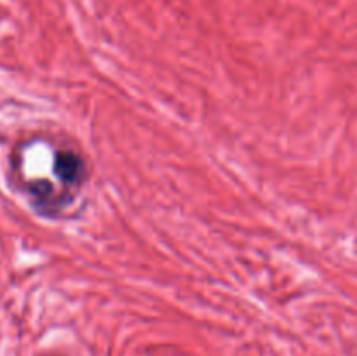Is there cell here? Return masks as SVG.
<instances>
[{"label": "cell", "mask_w": 357, "mask_h": 356, "mask_svg": "<svg viewBox=\"0 0 357 356\" xmlns=\"http://www.w3.org/2000/svg\"><path fill=\"white\" fill-rule=\"evenodd\" d=\"M56 173L65 181H77L82 173V164L79 157L70 152H61L56 157Z\"/></svg>", "instance_id": "obj_1"}]
</instances>
